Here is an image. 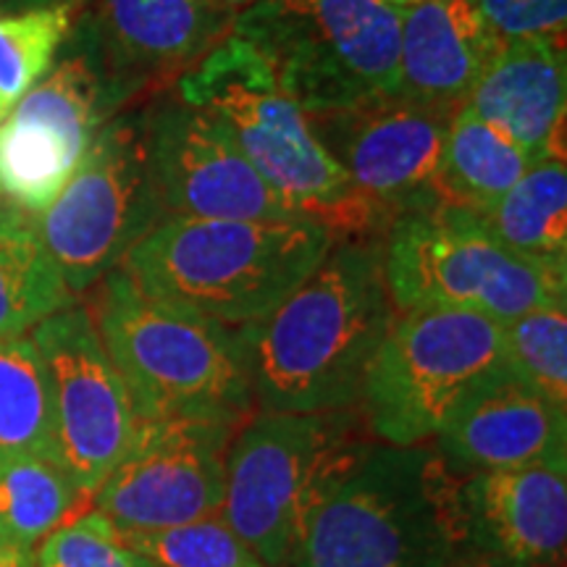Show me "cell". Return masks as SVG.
Instances as JSON below:
<instances>
[{
  "mask_svg": "<svg viewBox=\"0 0 567 567\" xmlns=\"http://www.w3.org/2000/svg\"><path fill=\"white\" fill-rule=\"evenodd\" d=\"M239 425L213 417L140 421L95 509L118 530H163L221 513L226 455Z\"/></svg>",
  "mask_w": 567,
  "mask_h": 567,
  "instance_id": "obj_13",
  "label": "cell"
},
{
  "mask_svg": "<svg viewBox=\"0 0 567 567\" xmlns=\"http://www.w3.org/2000/svg\"><path fill=\"white\" fill-rule=\"evenodd\" d=\"M455 111L389 97L360 109L308 116L310 132L329 151L368 208L386 229L405 213L439 203L446 132Z\"/></svg>",
  "mask_w": 567,
  "mask_h": 567,
  "instance_id": "obj_14",
  "label": "cell"
},
{
  "mask_svg": "<svg viewBox=\"0 0 567 567\" xmlns=\"http://www.w3.org/2000/svg\"><path fill=\"white\" fill-rule=\"evenodd\" d=\"M505 363L523 384L567 410V305H551L502 323Z\"/></svg>",
  "mask_w": 567,
  "mask_h": 567,
  "instance_id": "obj_27",
  "label": "cell"
},
{
  "mask_svg": "<svg viewBox=\"0 0 567 567\" xmlns=\"http://www.w3.org/2000/svg\"><path fill=\"white\" fill-rule=\"evenodd\" d=\"M34 567H155L124 544L122 530L97 509H87L42 538Z\"/></svg>",
  "mask_w": 567,
  "mask_h": 567,
  "instance_id": "obj_29",
  "label": "cell"
},
{
  "mask_svg": "<svg viewBox=\"0 0 567 567\" xmlns=\"http://www.w3.org/2000/svg\"><path fill=\"white\" fill-rule=\"evenodd\" d=\"M334 243V234L310 216H174L155 226L118 268L142 292L239 329L287 300Z\"/></svg>",
  "mask_w": 567,
  "mask_h": 567,
  "instance_id": "obj_2",
  "label": "cell"
},
{
  "mask_svg": "<svg viewBox=\"0 0 567 567\" xmlns=\"http://www.w3.org/2000/svg\"><path fill=\"white\" fill-rule=\"evenodd\" d=\"M155 567H158V565H155Z\"/></svg>",
  "mask_w": 567,
  "mask_h": 567,
  "instance_id": "obj_37",
  "label": "cell"
},
{
  "mask_svg": "<svg viewBox=\"0 0 567 567\" xmlns=\"http://www.w3.org/2000/svg\"><path fill=\"white\" fill-rule=\"evenodd\" d=\"M0 455L59 463L45 365L27 337L0 342Z\"/></svg>",
  "mask_w": 567,
  "mask_h": 567,
  "instance_id": "obj_25",
  "label": "cell"
},
{
  "mask_svg": "<svg viewBox=\"0 0 567 567\" xmlns=\"http://www.w3.org/2000/svg\"><path fill=\"white\" fill-rule=\"evenodd\" d=\"M436 452L460 478L567 460V410L505 365L467 392L436 434Z\"/></svg>",
  "mask_w": 567,
  "mask_h": 567,
  "instance_id": "obj_16",
  "label": "cell"
},
{
  "mask_svg": "<svg viewBox=\"0 0 567 567\" xmlns=\"http://www.w3.org/2000/svg\"><path fill=\"white\" fill-rule=\"evenodd\" d=\"M446 567H563V565H526V563H515V559H507V557L488 555V551L463 547L455 557H452V563Z\"/></svg>",
  "mask_w": 567,
  "mask_h": 567,
  "instance_id": "obj_31",
  "label": "cell"
},
{
  "mask_svg": "<svg viewBox=\"0 0 567 567\" xmlns=\"http://www.w3.org/2000/svg\"><path fill=\"white\" fill-rule=\"evenodd\" d=\"M476 6L499 42L565 38L567 0H476Z\"/></svg>",
  "mask_w": 567,
  "mask_h": 567,
  "instance_id": "obj_30",
  "label": "cell"
},
{
  "mask_svg": "<svg viewBox=\"0 0 567 567\" xmlns=\"http://www.w3.org/2000/svg\"><path fill=\"white\" fill-rule=\"evenodd\" d=\"M92 321L140 421L255 413L243 331L142 292L122 268L103 276Z\"/></svg>",
  "mask_w": 567,
  "mask_h": 567,
  "instance_id": "obj_4",
  "label": "cell"
},
{
  "mask_svg": "<svg viewBox=\"0 0 567 567\" xmlns=\"http://www.w3.org/2000/svg\"><path fill=\"white\" fill-rule=\"evenodd\" d=\"M74 9L0 13V122L53 66Z\"/></svg>",
  "mask_w": 567,
  "mask_h": 567,
  "instance_id": "obj_26",
  "label": "cell"
},
{
  "mask_svg": "<svg viewBox=\"0 0 567 567\" xmlns=\"http://www.w3.org/2000/svg\"><path fill=\"white\" fill-rule=\"evenodd\" d=\"M87 3V0H0V13H24V11H42V9H74Z\"/></svg>",
  "mask_w": 567,
  "mask_h": 567,
  "instance_id": "obj_32",
  "label": "cell"
},
{
  "mask_svg": "<svg viewBox=\"0 0 567 567\" xmlns=\"http://www.w3.org/2000/svg\"><path fill=\"white\" fill-rule=\"evenodd\" d=\"M92 24L111 69L137 90L200 61L231 27V11L208 0H103Z\"/></svg>",
  "mask_w": 567,
  "mask_h": 567,
  "instance_id": "obj_19",
  "label": "cell"
},
{
  "mask_svg": "<svg viewBox=\"0 0 567 567\" xmlns=\"http://www.w3.org/2000/svg\"><path fill=\"white\" fill-rule=\"evenodd\" d=\"M208 3L218 6V9H226V11H234V9H247V6L255 3V0H208Z\"/></svg>",
  "mask_w": 567,
  "mask_h": 567,
  "instance_id": "obj_34",
  "label": "cell"
},
{
  "mask_svg": "<svg viewBox=\"0 0 567 567\" xmlns=\"http://www.w3.org/2000/svg\"><path fill=\"white\" fill-rule=\"evenodd\" d=\"M505 365L499 321L465 310H405L368 365L358 410L375 442L425 444L467 392Z\"/></svg>",
  "mask_w": 567,
  "mask_h": 567,
  "instance_id": "obj_9",
  "label": "cell"
},
{
  "mask_svg": "<svg viewBox=\"0 0 567 567\" xmlns=\"http://www.w3.org/2000/svg\"><path fill=\"white\" fill-rule=\"evenodd\" d=\"M84 502L55 460L0 455V547L32 551Z\"/></svg>",
  "mask_w": 567,
  "mask_h": 567,
  "instance_id": "obj_24",
  "label": "cell"
},
{
  "mask_svg": "<svg viewBox=\"0 0 567 567\" xmlns=\"http://www.w3.org/2000/svg\"><path fill=\"white\" fill-rule=\"evenodd\" d=\"M122 538L158 567H268L221 515L163 530H122Z\"/></svg>",
  "mask_w": 567,
  "mask_h": 567,
  "instance_id": "obj_28",
  "label": "cell"
},
{
  "mask_svg": "<svg viewBox=\"0 0 567 567\" xmlns=\"http://www.w3.org/2000/svg\"><path fill=\"white\" fill-rule=\"evenodd\" d=\"M3 203H6V200H3V197H0V205H3Z\"/></svg>",
  "mask_w": 567,
  "mask_h": 567,
  "instance_id": "obj_36",
  "label": "cell"
},
{
  "mask_svg": "<svg viewBox=\"0 0 567 567\" xmlns=\"http://www.w3.org/2000/svg\"><path fill=\"white\" fill-rule=\"evenodd\" d=\"M460 509L465 547L526 565H563L567 460L467 476Z\"/></svg>",
  "mask_w": 567,
  "mask_h": 567,
  "instance_id": "obj_17",
  "label": "cell"
},
{
  "mask_svg": "<svg viewBox=\"0 0 567 567\" xmlns=\"http://www.w3.org/2000/svg\"><path fill=\"white\" fill-rule=\"evenodd\" d=\"M384 274L394 308L465 310L492 321L567 305V260L502 245L473 210L436 203L389 226Z\"/></svg>",
  "mask_w": 567,
  "mask_h": 567,
  "instance_id": "obj_7",
  "label": "cell"
},
{
  "mask_svg": "<svg viewBox=\"0 0 567 567\" xmlns=\"http://www.w3.org/2000/svg\"><path fill=\"white\" fill-rule=\"evenodd\" d=\"M179 95L226 130L276 193L334 237L368 239L386 226L310 132L308 113L284 92L266 55L243 34L231 32L213 45L182 76Z\"/></svg>",
  "mask_w": 567,
  "mask_h": 567,
  "instance_id": "obj_5",
  "label": "cell"
},
{
  "mask_svg": "<svg viewBox=\"0 0 567 567\" xmlns=\"http://www.w3.org/2000/svg\"><path fill=\"white\" fill-rule=\"evenodd\" d=\"M481 224L515 252L567 260V168L563 158L538 161L505 195L476 213Z\"/></svg>",
  "mask_w": 567,
  "mask_h": 567,
  "instance_id": "obj_23",
  "label": "cell"
},
{
  "mask_svg": "<svg viewBox=\"0 0 567 567\" xmlns=\"http://www.w3.org/2000/svg\"><path fill=\"white\" fill-rule=\"evenodd\" d=\"M34 218L74 297L122 266L168 218L153 176L147 113L111 118L63 193Z\"/></svg>",
  "mask_w": 567,
  "mask_h": 567,
  "instance_id": "obj_10",
  "label": "cell"
},
{
  "mask_svg": "<svg viewBox=\"0 0 567 567\" xmlns=\"http://www.w3.org/2000/svg\"><path fill=\"white\" fill-rule=\"evenodd\" d=\"M61 51L0 122V197L32 216L51 208L97 132L134 92L111 69L92 21Z\"/></svg>",
  "mask_w": 567,
  "mask_h": 567,
  "instance_id": "obj_11",
  "label": "cell"
},
{
  "mask_svg": "<svg viewBox=\"0 0 567 567\" xmlns=\"http://www.w3.org/2000/svg\"><path fill=\"white\" fill-rule=\"evenodd\" d=\"M153 176L168 218H300L281 193L255 172L208 113L176 101L147 113Z\"/></svg>",
  "mask_w": 567,
  "mask_h": 567,
  "instance_id": "obj_15",
  "label": "cell"
},
{
  "mask_svg": "<svg viewBox=\"0 0 567 567\" xmlns=\"http://www.w3.org/2000/svg\"><path fill=\"white\" fill-rule=\"evenodd\" d=\"M499 45L476 0H410L402 6L400 97L452 109Z\"/></svg>",
  "mask_w": 567,
  "mask_h": 567,
  "instance_id": "obj_20",
  "label": "cell"
},
{
  "mask_svg": "<svg viewBox=\"0 0 567 567\" xmlns=\"http://www.w3.org/2000/svg\"><path fill=\"white\" fill-rule=\"evenodd\" d=\"M534 158L513 137L478 116L471 105L455 111L436 179L439 203L486 210L520 179Z\"/></svg>",
  "mask_w": 567,
  "mask_h": 567,
  "instance_id": "obj_22",
  "label": "cell"
},
{
  "mask_svg": "<svg viewBox=\"0 0 567 567\" xmlns=\"http://www.w3.org/2000/svg\"><path fill=\"white\" fill-rule=\"evenodd\" d=\"M71 302L76 300L42 243L38 218L0 205V342L30 334Z\"/></svg>",
  "mask_w": 567,
  "mask_h": 567,
  "instance_id": "obj_21",
  "label": "cell"
},
{
  "mask_svg": "<svg viewBox=\"0 0 567 567\" xmlns=\"http://www.w3.org/2000/svg\"><path fill=\"white\" fill-rule=\"evenodd\" d=\"M386 3H392V6H408L410 0H386Z\"/></svg>",
  "mask_w": 567,
  "mask_h": 567,
  "instance_id": "obj_35",
  "label": "cell"
},
{
  "mask_svg": "<svg viewBox=\"0 0 567 567\" xmlns=\"http://www.w3.org/2000/svg\"><path fill=\"white\" fill-rule=\"evenodd\" d=\"M567 63L563 42H502L467 92V105L502 130L534 163L563 158Z\"/></svg>",
  "mask_w": 567,
  "mask_h": 567,
  "instance_id": "obj_18",
  "label": "cell"
},
{
  "mask_svg": "<svg viewBox=\"0 0 567 567\" xmlns=\"http://www.w3.org/2000/svg\"><path fill=\"white\" fill-rule=\"evenodd\" d=\"M371 444L358 408L252 413L231 439L218 515L268 567H289L310 517Z\"/></svg>",
  "mask_w": 567,
  "mask_h": 567,
  "instance_id": "obj_6",
  "label": "cell"
},
{
  "mask_svg": "<svg viewBox=\"0 0 567 567\" xmlns=\"http://www.w3.org/2000/svg\"><path fill=\"white\" fill-rule=\"evenodd\" d=\"M460 484L436 446L373 442L310 517L289 567H446L465 547Z\"/></svg>",
  "mask_w": 567,
  "mask_h": 567,
  "instance_id": "obj_3",
  "label": "cell"
},
{
  "mask_svg": "<svg viewBox=\"0 0 567 567\" xmlns=\"http://www.w3.org/2000/svg\"><path fill=\"white\" fill-rule=\"evenodd\" d=\"M394 310L384 247L375 239H339L287 300L239 326L255 405L268 413L358 408Z\"/></svg>",
  "mask_w": 567,
  "mask_h": 567,
  "instance_id": "obj_1",
  "label": "cell"
},
{
  "mask_svg": "<svg viewBox=\"0 0 567 567\" xmlns=\"http://www.w3.org/2000/svg\"><path fill=\"white\" fill-rule=\"evenodd\" d=\"M51 392L55 455L84 499H92L140 429L132 396L92 321L71 302L32 329Z\"/></svg>",
  "mask_w": 567,
  "mask_h": 567,
  "instance_id": "obj_12",
  "label": "cell"
},
{
  "mask_svg": "<svg viewBox=\"0 0 567 567\" xmlns=\"http://www.w3.org/2000/svg\"><path fill=\"white\" fill-rule=\"evenodd\" d=\"M308 113L400 97L402 6L386 0H255L231 21Z\"/></svg>",
  "mask_w": 567,
  "mask_h": 567,
  "instance_id": "obj_8",
  "label": "cell"
},
{
  "mask_svg": "<svg viewBox=\"0 0 567 567\" xmlns=\"http://www.w3.org/2000/svg\"><path fill=\"white\" fill-rule=\"evenodd\" d=\"M0 567H34V555L32 551L0 547Z\"/></svg>",
  "mask_w": 567,
  "mask_h": 567,
  "instance_id": "obj_33",
  "label": "cell"
}]
</instances>
